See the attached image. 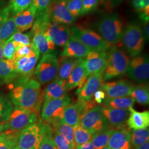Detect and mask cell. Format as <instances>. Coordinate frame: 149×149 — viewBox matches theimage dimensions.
<instances>
[{
    "instance_id": "obj_1",
    "label": "cell",
    "mask_w": 149,
    "mask_h": 149,
    "mask_svg": "<svg viewBox=\"0 0 149 149\" xmlns=\"http://www.w3.org/2000/svg\"><path fill=\"white\" fill-rule=\"evenodd\" d=\"M11 85L10 98L15 106L31 110L39 114L44 101L40 84L34 79L19 76Z\"/></svg>"
},
{
    "instance_id": "obj_2",
    "label": "cell",
    "mask_w": 149,
    "mask_h": 149,
    "mask_svg": "<svg viewBox=\"0 0 149 149\" xmlns=\"http://www.w3.org/2000/svg\"><path fill=\"white\" fill-rule=\"evenodd\" d=\"M107 54L106 67L103 75L104 82L125 74L130 61L128 55L116 46L111 48Z\"/></svg>"
},
{
    "instance_id": "obj_3",
    "label": "cell",
    "mask_w": 149,
    "mask_h": 149,
    "mask_svg": "<svg viewBox=\"0 0 149 149\" xmlns=\"http://www.w3.org/2000/svg\"><path fill=\"white\" fill-rule=\"evenodd\" d=\"M50 128V125L44 121L40 120L38 123L33 124L19 133L17 145L21 149H39L44 136Z\"/></svg>"
},
{
    "instance_id": "obj_4",
    "label": "cell",
    "mask_w": 149,
    "mask_h": 149,
    "mask_svg": "<svg viewBox=\"0 0 149 149\" xmlns=\"http://www.w3.org/2000/svg\"><path fill=\"white\" fill-rule=\"evenodd\" d=\"M97 28L102 37L111 47L119 42L124 31L123 22L117 14L102 18L98 22Z\"/></svg>"
},
{
    "instance_id": "obj_5",
    "label": "cell",
    "mask_w": 149,
    "mask_h": 149,
    "mask_svg": "<svg viewBox=\"0 0 149 149\" xmlns=\"http://www.w3.org/2000/svg\"><path fill=\"white\" fill-rule=\"evenodd\" d=\"M39 114L31 110L16 106L4 124V130L20 133L38 121Z\"/></svg>"
},
{
    "instance_id": "obj_6",
    "label": "cell",
    "mask_w": 149,
    "mask_h": 149,
    "mask_svg": "<svg viewBox=\"0 0 149 149\" xmlns=\"http://www.w3.org/2000/svg\"><path fill=\"white\" fill-rule=\"evenodd\" d=\"M72 98L68 95L44 102L41 113L42 119L50 126L61 122L65 108L72 103Z\"/></svg>"
},
{
    "instance_id": "obj_7",
    "label": "cell",
    "mask_w": 149,
    "mask_h": 149,
    "mask_svg": "<svg viewBox=\"0 0 149 149\" xmlns=\"http://www.w3.org/2000/svg\"><path fill=\"white\" fill-rule=\"evenodd\" d=\"M145 37L138 25L129 24L124 29L121 38L122 44L129 55L132 57L139 56L144 48Z\"/></svg>"
},
{
    "instance_id": "obj_8",
    "label": "cell",
    "mask_w": 149,
    "mask_h": 149,
    "mask_svg": "<svg viewBox=\"0 0 149 149\" xmlns=\"http://www.w3.org/2000/svg\"><path fill=\"white\" fill-rule=\"evenodd\" d=\"M59 69L58 59L53 54L43 55L34 70V74L40 84H46L55 79Z\"/></svg>"
},
{
    "instance_id": "obj_9",
    "label": "cell",
    "mask_w": 149,
    "mask_h": 149,
    "mask_svg": "<svg viewBox=\"0 0 149 149\" xmlns=\"http://www.w3.org/2000/svg\"><path fill=\"white\" fill-rule=\"evenodd\" d=\"M71 32L91 51L106 52L111 47L99 33L94 31L74 26L71 27Z\"/></svg>"
},
{
    "instance_id": "obj_10",
    "label": "cell",
    "mask_w": 149,
    "mask_h": 149,
    "mask_svg": "<svg viewBox=\"0 0 149 149\" xmlns=\"http://www.w3.org/2000/svg\"><path fill=\"white\" fill-rule=\"evenodd\" d=\"M97 105L98 104L93 98L88 101L77 100L71 103L65 108L61 122L74 128L80 123L82 118Z\"/></svg>"
},
{
    "instance_id": "obj_11",
    "label": "cell",
    "mask_w": 149,
    "mask_h": 149,
    "mask_svg": "<svg viewBox=\"0 0 149 149\" xmlns=\"http://www.w3.org/2000/svg\"><path fill=\"white\" fill-rule=\"evenodd\" d=\"M128 77L138 84H144L149 78V57L142 55L135 57L129 61L127 70Z\"/></svg>"
},
{
    "instance_id": "obj_12",
    "label": "cell",
    "mask_w": 149,
    "mask_h": 149,
    "mask_svg": "<svg viewBox=\"0 0 149 149\" xmlns=\"http://www.w3.org/2000/svg\"><path fill=\"white\" fill-rule=\"evenodd\" d=\"M102 108V105H97L87 112L80 120V125L91 133L111 128L103 114Z\"/></svg>"
},
{
    "instance_id": "obj_13",
    "label": "cell",
    "mask_w": 149,
    "mask_h": 149,
    "mask_svg": "<svg viewBox=\"0 0 149 149\" xmlns=\"http://www.w3.org/2000/svg\"><path fill=\"white\" fill-rule=\"evenodd\" d=\"M43 33L55 45L64 47L68 42L71 32L68 26L51 21Z\"/></svg>"
},
{
    "instance_id": "obj_14",
    "label": "cell",
    "mask_w": 149,
    "mask_h": 149,
    "mask_svg": "<svg viewBox=\"0 0 149 149\" xmlns=\"http://www.w3.org/2000/svg\"><path fill=\"white\" fill-rule=\"evenodd\" d=\"M67 0H54L50 6V20L52 22L66 26L72 24L76 18L68 11Z\"/></svg>"
},
{
    "instance_id": "obj_15",
    "label": "cell",
    "mask_w": 149,
    "mask_h": 149,
    "mask_svg": "<svg viewBox=\"0 0 149 149\" xmlns=\"http://www.w3.org/2000/svg\"><path fill=\"white\" fill-rule=\"evenodd\" d=\"M88 77L84 65V59H78L77 63L66 80V90L69 91L77 87L75 93L79 92L85 85Z\"/></svg>"
},
{
    "instance_id": "obj_16",
    "label": "cell",
    "mask_w": 149,
    "mask_h": 149,
    "mask_svg": "<svg viewBox=\"0 0 149 149\" xmlns=\"http://www.w3.org/2000/svg\"><path fill=\"white\" fill-rule=\"evenodd\" d=\"M132 83L126 80H118L103 83L99 90L103 91L106 98H117L130 96L133 87Z\"/></svg>"
},
{
    "instance_id": "obj_17",
    "label": "cell",
    "mask_w": 149,
    "mask_h": 149,
    "mask_svg": "<svg viewBox=\"0 0 149 149\" xmlns=\"http://www.w3.org/2000/svg\"><path fill=\"white\" fill-rule=\"evenodd\" d=\"M108 54L106 52L91 51L84 58L86 74H91L104 73L107 65Z\"/></svg>"
},
{
    "instance_id": "obj_18",
    "label": "cell",
    "mask_w": 149,
    "mask_h": 149,
    "mask_svg": "<svg viewBox=\"0 0 149 149\" xmlns=\"http://www.w3.org/2000/svg\"><path fill=\"white\" fill-rule=\"evenodd\" d=\"M91 51L89 48L71 33L68 42L64 46L61 56L75 59H84Z\"/></svg>"
},
{
    "instance_id": "obj_19",
    "label": "cell",
    "mask_w": 149,
    "mask_h": 149,
    "mask_svg": "<svg viewBox=\"0 0 149 149\" xmlns=\"http://www.w3.org/2000/svg\"><path fill=\"white\" fill-rule=\"evenodd\" d=\"M102 106V110L110 127L118 129L127 127V121L130 111L129 109H112Z\"/></svg>"
},
{
    "instance_id": "obj_20",
    "label": "cell",
    "mask_w": 149,
    "mask_h": 149,
    "mask_svg": "<svg viewBox=\"0 0 149 149\" xmlns=\"http://www.w3.org/2000/svg\"><path fill=\"white\" fill-rule=\"evenodd\" d=\"M128 127L113 130L108 146L111 149H131V132Z\"/></svg>"
},
{
    "instance_id": "obj_21",
    "label": "cell",
    "mask_w": 149,
    "mask_h": 149,
    "mask_svg": "<svg viewBox=\"0 0 149 149\" xmlns=\"http://www.w3.org/2000/svg\"><path fill=\"white\" fill-rule=\"evenodd\" d=\"M103 73L91 74L85 86L79 92L75 93L77 95L78 100L88 101L93 98L96 91L98 90L104 82L103 80Z\"/></svg>"
},
{
    "instance_id": "obj_22",
    "label": "cell",
    "mask_w": 149,
    "mask_h": 149,
    "mask_svg": "<svg viewBox=\"0 0 149 149\" xmlns=\"http://www.w3.org/2000/svg\"><path fill=\"white\" fill-rule=\"evenodd\" d=\"M37 15L34 7L31 5L24 11L13 16L17 32H25L32 28Z\"/></svg>"
},
{
    "instance_id": "obj_23",
    "label": "cell",
    "mask_w": 149,
    "mask_h": 149,
    "mask_svg": "<svg viewBox=\"0 0 149 149\" xmlns=\"http://www.w3.org/2000/svg\"><path fill=\"white\" fill-rule=\"evenodd\" d=\"M130 114L127 125L130 130H137L148 128L149 126V112H139L135 111L133 107L129 108Z\"/></svg>"
},
{
    "instance_id": "obj_24",
    "label": "cell",
    "mask_w": 149,
    "mask_h": 149,
    "mask_svg": "<svg viewBox=\"0 0 149 149\" xmlns=\"http://www.w3.org/2000/svg\"><path fill=\"white\" fill-rule=\"evenodd\" d=\"M67 92L66 80H55L43 92L44 102L64 97L67 95Z\"/></svg>"
},
{
    "instance_id": "obj_25",
    "label": "cell",
    "mask_w": 149,
    "mask_h": 149,
    "mask_svg": "<svg viewBox=\"0 0 149 149\" xmlns=\"http://www.w3.org/2000/svg\"><path fill=\"white\" fill-rule=\"evenodd\" d=\"M19 76L16 71V61L14 59L0 60V84L10 83Z\"/></svg>"
},
{
    "instance_id": "obj_26",
    "label": "cell",
    "mask_w": 149,
    "mask_h": 149,
    "mask_svg": "<svg viewBox=\"0 0 149 149\" xmlns=\"http://www.w3.org/2000/svg\"><path fill=\"white\" fill-rule=\"evenodd\" d=\"M32 45L40 54L44 55L50 53L55 49V45L43 32H36L32 34Z\"/></svg>"
},
{
    "instance_id": "obj_27",
    "label": "cell",
    "mask_w": 149,
    "mask_h": 149,
    "mask_svg": "<svg viewBox=\"0 0 149 149\" xmlns=\"http://www.w3.org/2000/svg\"><path fill=\"white\" fill-rule=\"evenodd\" d=\"M79 59L61 56L58 59L59 69L55 80H66Z\"/></svg>"
},
{
    "instance_id": "obj_28",
    "label": "cell",
    "mask_w": 149,
    "mask_h": 149,
    "mask_svg": "<svg viewBox=\"0 0 149 149\" xmlns=\"http://www.w3.org/2000/svg\"><path fill=\"white\" fill-rule=\"evenodd\" d=\"M135 101L130 97H123L117 98H105L101 105L112 109H129L133 107Z\"/></svg>"
},
{
    "instance_id": "obj_29",
    "label": "cell",
    "mask_w": 149,
    "mask_h": 149,
    "mask_svg": "<svg viewBox=\"0 0 149 149\" xmlns=\"http://www.w3.org/2000/svg\"><path fill=\"white\" fill-rule=\"evenodd\" d=\"M130 96L139 104L147 105L149 102V87L143 84L133 86Z\"/></svg>"
},
{
    "instance_id": "obj_30",
    "label": "cell",
    "mask_w": 149,
    "mask_h": 149,
    "mask_svg": "<svg viewBox=\"0 0 149 149\" xmlns=\"http://www.w3.org/2000/svg\"><path fill=\"white\" fill-rule=\"evenodd\" d=\"M113 130L112 128H107L92 134L91 141L94 149H102L107 146Z\"/></svg>"
},
{
    "instance_id": "obj_31",
    "label": "cell",
    "mask_w": 149,
    "mask_h": 149,
    "mask_svg": "<svg viewBox=\"0 0 149 149\" xmlns=\"http://www.w3.org/2000/svg\"><path fill=\"white\" fill-rule=\"evenodd\" d=\"M28 58L27 62L20 71L19 74L21 76L31 77L34 72L36 65L37 64L38 61L39 59L40 53L33 47L32 52L28 55Z\"/></svg>"
},
{
    "instance_id": "obj_32",
    "label": "cell",
    "mask_w": 149,
    "mask_h": 149,
    "mask_svg": "<svg viewBox=\"0 0 149 149\" xmlns=\"http://www.w3.org/2000/svg\"><path fill=\"white\" fill-rule=\"evenodd\" d=\"M17 32L13 16L10 17L0 27V41L6 42Z\"/></svg>"
},
{
    "instance_id": "obj_33",
    "label": "cell",
    "mask_w": 149,
    "mask_h": 149,
    "mask_svg": "<svg viewBox=\"0 0 149 149\" xmlns=\"http://www.w3.org/2000/svg\"><path fill=\"white\" fill-rule=\"evenodd\" d=\"M51 127L56 133L61 135L70 144L74 145V128L73 127L62 122L58 123Z\"/></svg>"
},
{
    "instance_id": "obj_34",
    "label": "cell",
    "mask_w": 149,
    "mask_h": 149,
    "mask_svg": "<svg viewBox=\"0 0 149 149\" xmlns=\"http://www.w3.org/2000/svg\"><path fill=\"white\" fill-rule=\"evenodd\" d=\"M149 128L132 130L131 132V144L132 146L138 148L149 141Z\"/></svg>"
},
{
    "instance_id": "obj_35",
    "label": "cell",
    "mask_w": 149,
    "mask_h": 149,
    "mask_svg": "<svg viewBox=\"0 0 149 149\" xmlns=\"http://www.w3.org/2000/svg\"><path fill=\"white\" fill-rule=\"evenodd\" d=\"M13 108L11 101L0 93V123L3 125L5 124Z\"/></svg>"
},
{
    "instance_id": "obj_36",
    "label": "cell",
    "mask_w": 149,
    "mask_h": 149,
    "mask_svg": "<svg viewBox=\"0 0 149 149\" xmlns=\"http://www.w3.org/2000/svg\"><path fill=\"white\" fill-rule=\"evenodd\" d=\"M90 132L83 128L80 124L74 127V143L75 146L84 144L92 139Z\"/></svg>"
},
{
    "instance_id": "obj_37",
    "label": "cell",
    "mask_w": 149,
    "mask_h": 149,
    "mask_svg": "<svg viewBox=\"0 0 149 149\" xmlns=\"http://www.w3.org/2000/svg\"><path fill=\"white\" fill-rule=\"evenodd\" d=\"M33 0H10L7 6L11 16H13L27 9L32 4Z\"/></svg>"
},
{
    "instance_id": "obj_38",
    "label": "cell",
    "mask_w": 149,
    "mask_h": 149,
    "mask_svg": "<svg viewBox=\"0 0 149 149\" xmlns=\"http://www.w3.org/2000/svg\"><path fill=\"white\" fill-rule=\"evenodd\" d=\"M32 36L31 33H23L22 32H17L13 34L7 40L13 42L16 47L19 48L22 46L30 45L31 42V38Z\"/></svg>"
},
{
    "instance_id": "obj_39",
    "label": "cell",
    "mask_w": 149,
    "mask_h": 149,
    "mask_svg": "<svg viewBox=\"0 0 149 149\" xmlns=\"http://www.w3.org/2000/svg\"><path fill=\"white\" fill-rule=\"evenodd\" d=\"M6 136L0 142V149H12L17 145V139L19 133L5 131Z\"/></svg>"
},
{
    "instance_id": "obj_40",
    "label": "cell",
    "mask_w": 149,
    "mask_h": 149,
    "mask_svg": "<svg viewBox=\"0 0 149 149\" xmlns=\"http://www.w3.org/2000/svg\"><path fill=\"white\" fill-rule=\"evenodd\" d=\"M51 137L58 149H75V146L69 142L61 135L56 133L53 129Z\"/></svg>"
},
{
    "instance_id": "obj_41",
    "label": "cell",
    "mask_w": 149,
    "mask_h": 149,
    "mask_svg": "<svg viewBox=\"0 0 149 149\" xmlns=\"http://www.w3.org/2000/svg\"><path fill=\"white\" fill-rule=\"evenodd\" d=\"M66 6L70 14L76 18L80 16L82 0H67Z\"/></svg>"
},
{
    "instance_id": "obj_42",
    "label": "cell",
    "mask_w": 149,
    "mask_h": 149,
    "mask_svg": "<svg viewBox=\"0 0 149 149\" xmlns=\"http://www.w3.org/2000/svg\"><path fill=\"white\" fill-rule=\"evenodd\" d=\"M100 0H82V7L80 15L84 16L95 11Z\"/></svg>"
},
{
    "instance_id": "obj_43",
    "label": "cell",
    "mask_w": 149,
    "mask_h": 149,
    "mask_svg": "<svg viewBox=\"0 0 149 149\" xmlns=\"http://www.w3.org/2000/svg\"><path fill=\"white\" fill-rule=\"evenodd\" d=\"M17 49L13 42L7 40L3 49V57L6 59H13Z\"/></svg>"
},
{
    "instance_id": "obj_44",
    "label": "cell",
    "mask_w": 149,
    "mask_h": 149,
    "mask_svg": "<svg viewBox=\"0 0 149 149\" xmlns=\"http://www.w3.org/2000/svg\"><path fill=\"white\" fill-rule=\"evenodd\" d=\"M52 0H33L32 5L36 10L37 15L49 9Z\"/></svg>"
},
{
    "instance_id": "obj_45",
    "label": "cell",
    "mask_w": 149,
    "mask_h": 149,
    "mask_svg": "<svg viewBox=\"0 0 149 149\" xmlns=\"http://www.w3.org/2000/svg\"><path fill=\"white\" fill-rule=\"evenodd\" d=\"M33 47L32 43L28 45L22 46L18 48L16 50L13 59H17L21 58L22 57L26 56L32 52Z\"/></svg>"
},
{
    "instance_id": "obj_46",
    "label": "cell",
    "mask_w": 149,
    "mask_h": 149,
    "mask_svg": "<svg viewBox=\"0 0 149 149\" xmlns=\"http://www.w3.org/2000/svg\"><path fill=\"white\" fill-rule=\"evenodd\" d=\"M52 133L44 137L38 149H58L51 137Z\"/></svg>"
},
{
    "instance_id": "obj_47",
    "label": "cell",
    "mask_w": 149,
    "mask_h": 149,
    "mask_svg": "<svg viewBox=\"0 0 149 149\" xmlns=\"http://www.w3.org/2000/svg\"><path fill=\"white\" fill-rule=\"evenodd\" d=\"M132 4L134 9L140 13L149 6V0H133Z\"/></svg>"
},
{
    "instance_id": "obj_48",
    "label": "cell",
    "mask_w": 149,
    "mask_h": 149,
    "mask_svg": "<svg viewBox=\"0 0 149 149\" xmlns=\"http://www.w3.org/2000/svg\"><path fill=\"white\" fill-rule=\"evenodd\" d=\"M10 12L8 6L0 9V27L10 17Z\"/></svg>"
},
{
    "instance_id": "obj_49",
    "label": "cell",
    "mask_w": 149,
    "mask_h": 149,
    "mask_svg": "<svg viewBox=\"0 0 149 149\" xmlns=\"http://www.w3.org/2000/svg\"><path fill=\"white\" fill-rule=\"evenodd\" d=\"M106 98L105 93L103 91L101 90L96 91L93 95V99L97 104H102L103 100Z\"/></svg>"
},
{
    "instance_id": "obj_50",
    "label": "cell",
    "mask_w": 149,
    "mask_h": 149,
    "mask_svg": "<svg viewBox=\"0 0 149 149\" xmlns=\"http://www.w3.org/2000/svg\"><path fill=\"white\" fill-rule=\"evenodd\" d=\"M75 149H94L91 140L84 144L75 146Z\"/></svg>"
},
{
    "instance_id": "obj_51",
    "label": "cell",
    "mask_w": 149,
    "mask_h": 149,
    "mask_svg": "<svg viewBox=\"0 0 149 149\" xmlns=\"http://www.w3.org/2000/svg\"><path fill=\"white\" fill-rule=\"evenodd\" d=\"M149 24L148 23V24H146L145 25V26L144 27V32H143V34H144V37L145 39L149 40Z\"/></svg>"
},
{
    "instance_id": "obj_52",
    "label": "cell",
    "mask_w": 149,
    "mask_h": 149,
    "mask_svg": "<svg viewBox=\"0 0 149 149\" xmlns=\"http://www.w3.org/2000/svg\"><path fill=\"white\" fill-rule=\"evenodd\" d=\"M5 43V42L0 41V60H3L4 58L3 53V49Z\"/></svg>"
},
{
    "instance_id": "obj_53",
    "label": "cell",
    "mask_w": 149,
    "mask_h": 149,
    "mask_svg": "<svg viewBox=\"0 0 149 149\" xmlns=\"http://www.w3.org/2000/svg\"><path fill=\"white\" fill-rule=\"evenodd\" d=\"M136 149H149V142H146L145 144H143L136 148Z\"/></svg>"
},
{
    "instance_id": "obj_54",
    "label": "cell",
    "mask_w": 149,
    "mask_h": 149,
    "mask_svg": "<svg viewBox=\"0 0 149 149\" xmlns=\"http://www.w3.org/2000/svg\"><path fill=\"white\" fill-rule=\"evenodd\" d=\"M101 1H104L105 3H110L112 4H116L117 3L118 0H101Z\"/></svg>"
},
{
    "instance_id": "obj_55",
    "label": "cell",
    "mask_w": 149,
    "mask_h": 149,
    "mask_svg": "<svg viewBox=\"0 0 149 149\" xmlns=\"http://www.w3.org/2000/svg\"><path fill=\"white\" fill-rule=\"evenodd\" d=\"M6 136V134L5 132L3 133L0 134V142L2 141L5 139Z\"/></svg>"
},
{
    "instance_id": "obj_56",
    "label": "cell",
    "mask_w": 149,
    "mask_h": 149,
    "mask_svg": "<svg viewBox=\"0 0 149 149\" xmlns=\"http://www.w3.org/2000/svg\"><path fill=\"white\" fill-rule=\"evenodd\" d=\"M3 130H4V125L2 123H0V133L2 132Z\"/></svg>"
},
{
    "instance_id": "obj_57",
    "label": "cell",
    "mask_w": 149,
    "mask_h": 149,
    "mask_svg": "<svg viewBox=\"0 0 149 149\" xmlns=\"http://www.w3.org/2000/svg\"><path fill=\"white\" fill-rule=\"evenodd\" d=\"M21 149V148H19V146H18V145H16V146H15V147H14V148H13V149Z\"/></svg>"
},
{
    "instance_id": "obj_58",
    "label": "cell",
    "mask_w": 149,
    "mask_h": 149,
    "mask_svg": "<svg viewBox=\"0 0 149 149\" xmlns=\"http://www.w3.org/2000/svg\"><path fill=\"white\" fill-rule=\"evenodd\" d=\"M102 149H111L108 146H105L104 148H102Z\"/></svg>"
}]
</instances>
